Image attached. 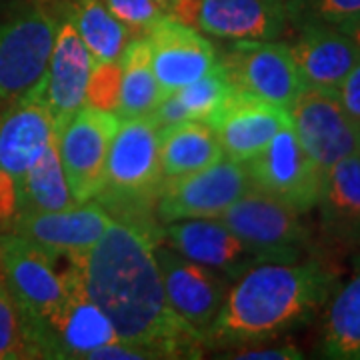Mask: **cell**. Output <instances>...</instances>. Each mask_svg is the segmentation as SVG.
Instances as JSON below:
<instances>
[{
	"label": "cell",
	"instance_id": "cell-1",
	"mask_svg": "<svg viewBox=\"0 0 360 360\" xmlns=\"http://www.w3.org/2000/svg\"><path fill=\"white\" fill-rule=\"evenodd\" d=\"M122 220H112L86 252L77 255L89 298L120 340L148 348L156 359H200L202 336L168 304L153 246Z\"/></svg>",
	"mask_w": 360,
	"mask_h": 360
},
{
	"label": "cell",
	"instance_id": "cell-2",
	"mask_svg": "<svg viewBox=\"0 0 360 360\" xmlns=\"http://www.w3.org/2000/svg\"><path fill=\"white\" fill-rule=\"evenodd\" d=\"M338 288V270L322 258L262 262L236 278L202 333L210 350L266 345L309 324Z\"/></svg>",
	"mask_w": 360,
	"mask_h": 360
},
{
	"label": "cell",
	"instance_id": "cell-3",
	"mask_svg": "<svg viewBox=\"0 0 360 360\" xmlns=\"http://www.w3.org/2000/svg\"><path fill=\"white\" fill-rule=\"evenodd\" d=\"M52 252L44 246L30 243L22 236L6 232L0 234V269L4 284L13 295L25 319L26 330L44 322L65 304L70 286L80 274L77 257Z\"/></svg>",
	"mask_w": 360,
	"mask_h": 360
},
{
	"label": "cell",
	"instance_id": "cell-4",
	"mask_svg": "<svg viewBox=\"0 0 360 360\" xmlns=\"http://www.w3.org/2000/svg\"><path fill=\"white\" fill-rule=\"evenodd\" d=\"M158 139L160 127L153 115L120 120L106 156L103 191L96 196L104 206L130 217L132 210L155 202L165 180Z\"/></svg>",
	"mask_w": 360,
	"mask_h": 360
},
{
	"label": "cell",
	"instance_id": "cell-5",
	"mask_svg": "<svg viewBox=\"0 0 360 360\" xmlns=\"http://www.w3.org/2000/svg\"><path fill=\"white\" fill-rule=\"evenodd\" d=\"M40 86L0 116V220L13 219L20 206L22 179L56 141V127Z\"/></svg>",
	"mask_w": 360,
	"mask_h": 360
},
{
	"label": "cell",
	"instance_id": "cell-6",
	"mask_svg": "<svg viewBox=\"0 0 360 360\" xmlns=\"http://www.w3.org/2000/svg\"><path fill=\"white\" fill-rule=\"evenodd\" d=\"M58 20L32 4L0 22V98L20 101L44 84Z\"/></svg>",
	"mask_w": 360,
	"mask_h": 360
},
{
	"label": "cell",
	"instance_id": "cell-7",
	"mask_svg": "<svg viewBox=\"0 0 360 360\" xmlns=\"http://www.w3.org/2000/svg\"><path fill=\"white\" fill-rule=\"evenodd\" d=\"M269 262H296L312 250V232L290 206L250 186L236 202L217 217Z\"/></svg>",
	"mask_w": 360,
	"mask_h": 360
},
{
	"label": "cell",
	"instance_id": "cell-8",
	"mask_svg": "<svg viewBox=\"0 0 360 360\" xmlns=\"http://www.w3.org/2000/svg\"><path fill=\"white\" fill-rule=\"evenodd\" d=\"M245 162L224 155L219 162L184 176L165 179L155 200L160 224L191 219H217L250 188Z\"/></svg>",
	"mask_w": 360,
	"mask_h": 360
},
{
	"label": "cell",
	"instance_id": "cell-9",
	"mask_svg": "<svg viewBox=\"0 0 360 360\" xmlns=\"http://www.w3.org/2000/svg\"><path fill=\"white\" fill-rule=\"evenodd\" d=\"M250 184L290 206L298 214H307L319 205L322 170L296 136L292 124H284L270 142L245 162Z\"/></svg>",
	"mask_w": 360,
	"mask_h": 360
},
{
	"label": "cell",
	"instance_id": "cell-10",
	"mask_svg": "<svg viewBox=\"0 0 360 360\" xmlns=\"http://www.w3.org/2000/svg\"><path fill=\"white\" fill-rule=\"evenodd\" d=\"M217 65L231 86L284 110L307 86L281 40H234L219 52Z\"/></svg>",
	"mask_w": 360,
	"mask_h": 360
},
{
	"label": "cell",
	"instance_id": "cell-11",
	"mask_svg": "<svg viewBox=\"0 0 360 360\" xmlns=\"http://www.w3.org/2000/svg\"><path fill=\"white\" fill-rule=\"evenodd\" d=\"M286 112L302 148L322 172L347 156L360 155V127L342 108L336 90L304 86Z\"/></svg>",
	"mask_w": 360,
	"mask_h": 360
},
{
	"label": "cell",
	"instance_id": "cell-12",
	"mask_svg": "<svg viewBox=\"0 0 360 360\" xmlns=\"http://www.w3.org/2000/svg\"><path fill=\"white\" fill-rule=\"evenodd\" d=\"M120 118L84 104L56 134L58 155L77 202H89L103 191L104 167Z\"/></svg>",
	"mask_w": 360,
	"mask_h": 360
},
{
	"label": "cell",
	"instance_id": "cell-13",
	"mask_svg": "<svg viewBox=\"0 0 360 360\" xmlns=\"http://www.w3.org/2000/svg\"><path fill=\"white\" fill-rule=\"evenodd\" d=\"M37 359H84L90 350L118 340L104 312L86 295L82 276L70 286L65 304L30 328Z\"/></svg>",
	"mask_w": 360,
	"mask_h": 360
},
{
	"label": "cell",
	"instance_id": "cell-14",
	"mask_svg": "<svg viewBox=\"0 0 360 360\" xmlns=\"http://www.w3.org/2000/svg\"><path fill=\"white\" fill-rule=\"evenodd\" d=\"M168 304L200 336L217 319L231 281L217 270L182 257L170 246H153Z\"/></svg>",
	"mask_w": 360,
	"mask_h": 360
},
{
	"label": "cell",
	"instance_id": "cell-15",
	"mask_svg": "<svg viewBox=\"0 0 360 360\" xmlns=\"http://www.w3.org/2000/svg\"><path fill=\"white\" fill-rule=\"evenodd\" d=\"M167 246L182 257L224 274L231 283L269 258L246 245L217 219H191L168 222L160 231Z\"/></svg>",
	"mask_w": 360,
	"mask_h": 360
},
{
	"label": "cell",
	"instance_id": "cell-16",
	"mask_svg": "<svg viewBox=\"0 0 360 360\" xmlns=\"http://www.w3.org/2000/svg\"><path fill=\"white\" fill-rule=\"evenodd\" d=\"M150 46V63L162 98L191 84L217 66L219 52L196 28L165 16L144 37Z\"/></svg>",
	"mask_w": 360,
	"mask_h": 360
},
{
	"label": "cell",
	"instance_id": "cell-17",
	"mask_svg": "<svg viewBox=\"0 0 360 360\" xmlns=\"http://www.w3.org/2000/svg\"><path fill=\"white\" fill-rule=\"evenodd\" d=\"M217 132L224 155L246 162L258 155L270 139L290 122L288 112L232 86L229 98L205 120Z\"/></svg>",
	"mask_w": 360,
	"mask_h": 360
},
{
	"label": "cell",
	"instance_id": "cell-18",
	"mask_svg": "<svg viewBox=\"0 0 360 360\" xmlns=\"http://www.w3.org/2000/svg\"><path fill=\"white\" fill-rule=\"evenodd\" d=\"M94 60L78 37L68 13L58 20L56 39L44 77L42 96L54 116L56 134L86 104V84Z\"/></svg>",
	"mask_w": 360,
	"mask_h": 360
},
{
	"label": "cell",
	"instance_id": "cell-19",
	"mask_svg": "<svg viewBox=\"0 0 360 360\" xmlns=\"http://www.w3.org/2000/svg\"><path fill=\"white\" fill-rule=\"evenodd\" d=\"M110 222V212L89 200L54 212H18L11 219V232L52 252L77 257L103 236Z\"/></svg>",
	"mask_w": 360,
	"mask_h": 360
},
{
	"label": "cell",
	"instance_id": "cell-20",
	"mask_svg": "<svg viewBox=\"0 0 360 360\" xmlns=\"http://www.w3.org/2000/svg\"><path fill=\"white\" fill-rule=\"evenodd\" d=\"M295 30L296 37L286 44L307 86L336 90L360 63V44L336 26L310 22Z\"/></svg>",
	"mask_w": 360,
	"mask_h": 360
},
{
	"label": "cell",
	"instance_id": "cell-21",
	"mask_svg": "<svg viewBox=\"0 0 360 360\" xmlns=\"http://www.w3.org/2000/svg\"><path fill=\"white\" fill-rule=\"evenodd\" d=\"M290 28L288 0H198L196 30L224 40H278Z\"/></svg>",
	"mask_w": 360,
	"mask_h": 360
},
{
	"label": "cell",
	"instance_id": "cell-22",
	"mask_svg": "<svg viewBox=\"0 0 360 360\" xmlns=\"http://www.w3.org/2000/svg\"><path fill=\"white\" fill-rule=\"evenodd\" d=\"M322 238L340 248L360 246V155L338 160L322 172L319 196Z\"/></svg>",
	"mask_w": 360,
	"mask_h": 360
},
{
	"label": "cell",
	"instance_id": "cell-23",
	"mask_svg": "<svg viewBox=\"0 0 360 360\" xmlns=\"http://www.w3.org/2000/svg\"><path fill=\"white\" fill-rule=\"evenodd\" d=\"M158 153L162 176L167 179L202 170L224 156L217 132L205 120H182L162 127Z\"/></svg>",
	"mask_w": 360,
	"mask_h": 360
},
{
	"label": "cell",
	"instance_id": "cell-24",
	"mask_svg": "<svg viewBox=\"0 0 360 360\" xmlns=\"http://www.w3.org/2000/svg\"><path fill=\"white\" fill-rule=\"evenodd\" d=\"M328 309L319 338V356L333 360H360V255L352 274L326 302Z\"/></svg>",
	"mask_w": 360,
	"mask_h": 360
},
{
	"label": "cell",
	"instance_id": "cell-25",
	"mask_svg": "<svg viewBox=\"0 0 360 360\" xmlns=\"http://www.w3.org/2000/svg\"><path fill=\"white\" fill-rule=\"evenodd\" d=\"M120 101L116 116L120 120L150 115L156 104L162 101V92L158 89L153 63L150 46L144 37L132 39L120 54Z\"/></svg>",
	"mask_w": 360,
	"mask_h": 360
},
{
	"label": "cell",
	"instance_id": "cell-26",
	"mask_svg": "<svg viewBox=\"0 0 360 360\" xmlns=\"http://www.w3.org/2000/svg\"><path fill=\"white\" fill-rule=\"evenodd\" d=\"M232 92L231 82L222 75L219 65L205 77L167 94L150 112L158 127L176 124L182 120H206Z\"/></svg>",
	"mask_w": 360,
	"mask_h": 360
},
{
	"label": "cell",
	"instance_id": "cell-27",
	"mask_svg": "<svg viewBox=\"0 0 360 360\" xmlns=\"http://www.w3.org/2000/svg\"><path fill=\"white\" fill-rule=\"evenodd\" d=\"M77 205L80 202H77L68 186L58 155V142L54 141L25 174L20 184L18 212H54Z\"/></svg>",
	"mask_w": 360,
	"mask_h": 360
},
{
	"label": "cell",
	"instance_id": "cell-28",
	"mask_svg": "<svg viewBox=\"0 0 360 360\" xmlns=\"http://www.w3.org/2000/svg\"><path fill=\"white\" fill-rule=\"evenodd\" d=\"M68 16L94 63H116L132 40L129 28L106 8L103 0H75Z\"/></svg>",
	"mask_w": 360,
	"mask_h": 360
},
{
	"label": "cell",
	"instance_id": "cell-29",
	"mask_svg": "<svg viewBox=\"0 0 360 360\" xmlns=\"http://www.w3.org/2000/svg\"><path fill=\"white\" fill-rule=\"evenodd\" d=\"M37 359L25 319L6 284L0 283V360Z\"/></svg>",
	"mask_w": 360,
	"mask_h": 360
},
{
	"label": "cell",
	"instance_id": "cell-30",
	"mask_svg": "<svg viewBox=\"0 0 360 360\" xmlns=\"http://www.w3.org/2000/svg\"><path fill=\"white\" fill-rule=\"evenodd\" d=\"M290 28L300 25L338 26L360 16V0H288Z\"/></svg>",
	"mask_w": 360,
	"mask_h": 360
},
{
	"label": "cell",
	"instance_id": "cell-31",
	"mask_svg": "<svg viewBox=\"0 0 360 360\" xmlns=\"http://www.w3.org/2000/svg\"><path fill=\"white\" fill-rule=\"evenodd\" d=\"M106 8L129 28L132 39L146 37L167 14L156 0H103Z\"/></svg>",
	"mask_w": 360,
	"mask_h": 360
},
{
	"label": "cell",
	"instance_id": "cell-32",
	"mask_svg": "<svg viewBox=\"0 0 360 360\" xmlns=\"http://www.w3.org/2000/svg\"><path fill=\"white\" fill-rule=\"evenodd\" d=\"M120 63H94L86 84V104L98 110L115 112L120 101Z\"/></svg>",
	"mask_w": 360,
	"mask_h": 360
},
{
	"label": "cell",
	"instance_id": "cell-33",
	"mask_svg": "<svg viewBox=\"0 0 360 360\" xmlns=\"http://www.w3.org/2000/svg\"><path fill=\"white\" fill-rule=\"evenodd\" d=\"M222 359H240V360H300L304 354L295 345H276V347H264V345H250L226 350Z\"/></svg>",
	"mask_w": 360,
	"mask_h": 360
},
{
	"label": "cell",
	"instance_id": "cell-34",
	"mask_svg": "<svg viewBox=\"0 0 360 360\" xmlns=\"http://www.w3.org/2000/svg\"><path fill=\"white\" fill-rule=\"evenodd\" d=\"M89 360H155L156 354L148 348L139 347V345H132L127 340H115V342H108L104 347L94 348L90 350L89 354L84 356Z\"/></svg>",
	"mask_w": 360,
	"mask_h": 360
},
{
	"label": "cell",
	"instance_id": "cell-35",
	"mask_svg": "<svg viewBox=\"0 0 360 360\" xmlns=\"http://www.w3.org/2000/svg\"><path fill=\"white\" fill-rule=\"evenodd\" d=\"M336 96L348 116L360 127V63L340 82V86L336 89Z\"/></svg>",
	"mask_w": 360,
	"mask_h": 360
},
{
	"label": "cell",
	"instance_id": "cell-36",
	"mask_svg": "<svg viewBox=\"0 0 360 360\" xmlns=\"http://www.w3.org/2000/svg\"><path fill=\"white\" fill-rule=\"evenodd\" d=\"M336 28H340L342 32H347L350 39L356 40V42L360 44V16L352 18V20H348V22H345V25H338Z\"/></svg>",
	"mask_w": 360,
	"mask_h": 360
},
{
	"label": "cell",
	"instance_id": "cell-37",
	"mask_svg": "<svg viewBox=\"0 0 360 360\" xmlns=\"http://www.w3.org/2000/svg\"><path fill=\"white\" fill-rule=\"evenodd\" d=\"M156 2H158V4L162 6V11H165V6H167V4H168V0H156Z\"/></svg>",
	"mask_w": 360,
	"mask_h": 360
}]
</instances>
